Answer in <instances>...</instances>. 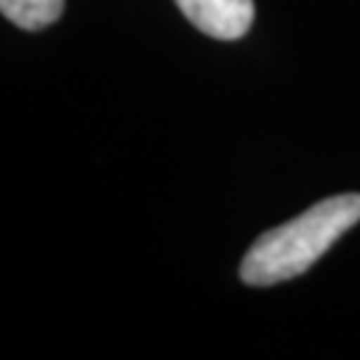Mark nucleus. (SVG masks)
<instances>
[{
    "instance_id": "1",
    "label": "nucleus",
    "mask_w": 360,
    "mask_h": 360,
    "mask_svg": "<svg viewBox=\"0 0 360 360\" xmlns=\"http://www.w3.org/2000/svg\"><path fill=\"white\" fill-rule=\"evenodd\" d=\"M358 221L360 195H331L291 221L259 235L240 262V278L259 288L299 278Z\"/></svg>"
},
{
    "instance_id": "3",
    "label": "nucleus",
    "mask_w": 360,
    "mask_h": 360,
    "mask_svg": "<svg viewBox=\"0 0 360 360\" xmlns=\"http://www.w3.org/2000/svg\"><path fill=\"white\" fill-rule=\"evenodd\" d=\"M0 11L16 27L38 32L62 16L65 0H0Z\"/></svg>"
},
{
    "instance_id": "2",
    "label": "nucleus",
    "mask_w": 360,
    "mask_h": 360,
    "mask_svg": "<svg viewBox=\"0 0 360 360\" xmlns=\"http://www.w3.org/2000/svg\"><path fill=\"white\" fill-rule=\"evenodd\" d=\"M181 13L203 35L238 40L254 25V0H176Z\"/></svg>"
}]
</instances>
